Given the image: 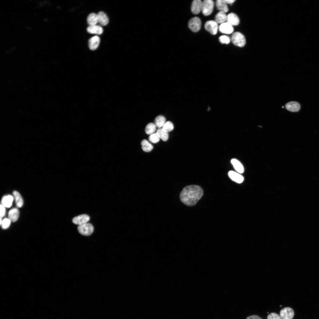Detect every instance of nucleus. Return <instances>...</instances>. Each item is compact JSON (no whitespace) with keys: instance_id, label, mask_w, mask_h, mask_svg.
Wrapping results in <instances>:
<instances>
[{"instance_id":"nucleus-1","label":"nucleus","mask_w":319,"mask_h":319,"mask_svg":"<svg viewBox=\"0 0 319 319\" xmlns=\"http://www.w3.org/2000/svg\"><path fill=\"white\" fill-rule=\"evenodd\" d=\"M203 191L199 186L191 185L185 187L180 193L181 201L188 206H193L196 204L202 196Z\"/></svg>"},{"instance_id":"nucleus-2","label":"nucleus","mask_w":319,"mask_h":319,"mask_svg":"<svg viewBox=\"0 0 319 319\" xmlns=\"http://www.w3.org/2000/svg\"><path fill=\"white\" fill-rule=\"evenodd\" d=\"M231 40L234 45L240 47L244 46L246 43L244 35L239 32H236L233 33Z\"/></svg>"},{"instance_id":"nucleus-3","label":"nucleus","mask_w":319,"mask_h":319,"mask_svg":"<svg viewBox=\"0 0 319 319\" xmlns=\"http://www.w3.org/2000/svg\"><path fill=\"white\" fill-rule=\"evenodd\" d=\"M214 3L212 0H205L202 2L201 11L205 16L210 15L212 12Z\"/></svg>"},{"instance_id":"nucleus-4","label":"nucleus","mask_w":319,"mask_h":319,"mask_svg":"<svg viewBox=\"0 0 319 319\" xmlns=\"http://www.w3.org/2000/svg\"><path fill=\"white\" fill-rule=\"evenodd\" d=\"M77 230L81 235L84 236H89L93 232L94 227L91 224L87 223L79 225Z\"/></svg>"},{"instance_id":"nucleus-5","label":"nucleus","mask_w":319,"mask_h":319,"mask_svg":"<svg viewBox=\"0 0 319 319\" xmlns=\"http://www.w3.org/2000/svg\"><path fill=\"white\" fill-rule=\"evenodd\" d=\"M201 22L200 18L195 17L191 18L189 21L188 26L189 29L193 32H196L200 29Z\"/></svg>"},{"instance_id":"nucleus-6","label":"nucleus","mask_w":319,"mask_h":319,"mask_svg":"<svg viewBox=\"0 0 319 319\" xmlns=\"http://www.w3.org/2000/svg\"><path fill=\"white\" fill-rule=\"evenodd\" d=\"M205 30L213 35H216L219 28L218 23L214 20H209L205 24Z\"/></svg>"},{"instance_id":"nucleus-7","label":"nucleus","mask_w":319,"mask_h":319,"mask_svg":"<svg viewBox=\"0 0 319 319\" xmlns=\"http://www.w3.org/2000/svg\"><path fill=\"white\" fill-rule=\"evenodd\" d=\"M294 315L293 310L289 307H284L280 312V316L282 319H292Z\"/></svg>"},{"instance_id":"nucleus-8","label":"nucleus","mask_w":319,"mask_h":319,"mask_svg":"<svg viewBox=\"0 0 319 319\" xmlns=\"http://www.w3.org/2000/svg\"><path fill=\"white\" fill-rule=\"evenodd\" d=\"M90 217L88 215L83 214L74 217L72 221L74 224L79 226L87 223Z\"/></svg>"},{"instance_id":"nucleus-9","label":"nucleus","mask_w":319,"mask_h":319,"mask_svg":"<svg viewBox=\"0 0 319 319\" xmlns=\"http://www.w3.org/2000/svg\"><path fill=\"white\" fill-rule=\"evenodd\" d=\"M219 29L221 32L226 34H230L234 30L232 26L227 22L221 24L219 27Z\"/></svg>"},{"instance_id":"nucleus-10","label":"nucleus","mask_w":319,"mask_h":319,"mask_svg":"<svg viewBox=\"0 0 319 319\" xmlns=\"http://www.w3.org/2000/svg\"><path fill=\"white\" fill-rule=\"evenodd\" d=\"M100 42V39L97 36L91 37L88 40V45L91 50H95L98 47Z\"/></svg>"},{"instance_id":"nucleus-11","label":"nucleus","mask_w":319,"mask_h":319,"mask_svg":"<svg viewBox=\"0 0 319 319\" xmlns=\"http://www.w3.org/2000/svg\"><path fill=\"white\" fill-rule=\"evenodd\" d=\"M202 2L200 0L193 1L191 4V10L193 14H198L201 11Z\"/></svg>"},{"instance_id":"nucleus-12","label":"nucleus","mask_w":319,"mask_h":319,"mask_svg":"<svg viewBox=\"0 0 319 319\" xmlns=\"http://www.w3.org/2000/svg\"><path fill=\"white\" fill-rule=\"evenodd\" d=\"M228 175L232 180L237 183H240L244 180V178L242 175L234 171H229Z\"/></svg>"},{"instance_id":"nucleus-13","label":"nucleus","mask_w":319,"mask_h":319,"mask_svg":"<svg viewBox=\"0 0 319 319\" xmlns=\"http://www.w3.org/2000/svg\"><path fill=\"white\" fill-rule=\"evenodd\" d=\"M98 23L101 25L105 26L109 22V19L107 15L103 12L100 11L97 14Z\"/></svg>"},{"instance_id":"nucleus-14","label":"nucleus","mask_w":319,"mask_h":319,"mask_svg":"<svg viewBox=\"0 0 319 319\" xmlns=\"http://www.w3.org/2000/svg\"><path fill=\"white\" fill-rule=\"evenodd\" d=\"M14 198V197L10 195H5L2 198L1 204L5 207L9 208L12 204Z\"/></svg>"},{"instance_id":"nucleus-15","label":"nucleus","mask_w":319,"mask_h":319,"mask_svg":"<svg viewBox=\"0 0 319 319\" xmlns=\"http://www.w3.org/2000/svg\"><path fill=\"white\" fill-rule=\"evenodd\" d=\"M87 32L89 33L101 35L103 32V29L100 26L95 25L89 26L87 29Z\"/></svg>"},{"instance_id":"nucleus-16","label":"nucleus","mask_w":319,"mask_h":319,"mask_svg":"<svg viewBox=\"0 0 319 319\" xmlns=\"http://www.w3.org/2000/svg\"><path fill=\"white\" fill-rule=\"evenodd\" d=\"M285 108L287 110L290 111L296 112L300 110V106L298 102L295 101H291L286 104Z\"/></svg>"},{"instance_id":"nucleus-17","label":"nucleus","mask_w":319,"mask_h":319,"mask_svg":"<svg viewBox=\"0 0 319 319\" xmlns=\"http://www.w3.org/2000/svg\"><path fill=\"white\" fill-rule=\"evenodd\" d=\"M227 22L232 26H236L239 24L240 20L236 14L234 13H231L227 15Z\"/></svg>"},{"instance_id":"nucleus-18","label":"nucleus","mask_w":319,"mask_h":319,"mask_svg":"<svg viewBox=\"0 0 319 319\" xmlns=\"http://www.w3.org/2000/svg\"><path fill=\"white\" fill-rule=\"evenodd\" d=\"M19 214L18 209L17 208H13L10 210L8 213V218L12 222H15L18 219Z\"/></svg>"},{"instance_id":"nucleus-19","label":"nucleus","mask_w":319,"mask_h":319,"mask_svg":"<svg viewBox=\"0 0 319 319\" xmlns=\"http://www.w3.org/2000/svg\"><path fill=\"white\" fill-rule=\"evenodd\" d=\"M235 170L239 173H242L244 172V168L241 163L235 159H232L231 161Z\"/></svg>"},{"instance_id":"nucleus-20","label":"nucleus","mask_w":319,"mask_h":319,"mask_svg":"<svg viewBox=\"0 0 319 319\" xmlns=\"http://www.w3.org/2000/svg\"><path fill=\"white\" fill-rule=\"evenodd\" d=\"M217 9L220 11H222L225 13L228 11L229 9L227 4L224 0H217L216 2Z\"/></svg>"},{"instance_id":"nucleus-21","label":"nucleus","mask_w":319,"mask_h":319,"mask_svg":"<svg viewBox=\"0 0 319 319\" xmlns=\"http://www.w3.org/2000/svg\"><path fill=\"white\" fill-rule=\"evenodd\" d=\"M13 195L16 206L18 208L22 207L23 204V200L20 194L18 191H14Z\"/></svg>"},{"instance_id":"nucleus-22","label":"nucleus","mask_w":319,"mask_h":319,"mask_svg":"<svg viewBox=\"0 0 319 319\" xmlns=\"http://www.w3.org/2000/svg\"><path fill=\"white\" fill-rule=\"evenodd\" d=\"M227 15L225 13L219 11L215 15V21L218 24H222L227 21Z\"/></svg>"},{"instance_id":"nucleus-23","label":"nucleus","mask_w":319,"mask_h":319,"mask_svg":"<svg viewBox=\"0 0 319 319\" xmlns=\"http://www.w3.org/2000/svg\"><path fill=\"white\" fill-rule=\"evenodd\" d=\"M87 22L89 26L96 25L98 23L97 14L95 13L89 14L87 17Z\"/></svg>"},{"instance_id":"nucleus-24","label":"nucleus","mask_w":319,"mask_h":319,"mask_svg":"<svg viewBox=\"0 0 319 319\" xmlns=\"http://www.w3.org/2000/svg\"><path fill=\"white\" fill-rule=\"evenodd\" d=\"M142 150L146 152L151 151L153 148V145L147 140H143L141 142Z\"/></svg>"},{"instance_id":"nucleus-25","label":"nucleus","mask_w":319,"mask_h":319,"mask_svg":"<svg viewBox=\"0 0 319 319\" xmlns=\"http://www.w3.org/2000/svg\"><path fill=\"white\" fill-rule=\"evenodd\" d=\"M160 139L164 141H166L168 139L169 134L168 132L164 130L162 128H159L156 132Z\"/></svg>"},{"instance_id":"nucleus-26","label":"nucleus","mask_w":319,"mask_h":319,"mask_svg":"<svg viewBox=\"0 0 319 319\" xmlns=\"http://www.w3.org/2000/svg\"><path fill=\"white\" fill-rule=\"evenodd\" d=\"M165 118L164 116L160 115L157 116L155 118L154 124L157 127L160 128L162 127L163 124L165 122Z\"/></svg>"},{"instance_id":"nucleus-27","label":"nucleus","mask_w":319,"mask_h":319,"mask_svg":"<svg viewBox=\"0 0 319 319\" xmlns=\"http://www.w3.org/2000/svg\"><path fill=\"white\" fill-rule=\"evenodd\" d=\"M156 125L152 123H150L147 124L145 128V132L146 134L150 135L156 131Z\"/></svg>"},{"instance_id":"nucleus-28","label":"nucleus","mask_w":319,"mask_h":319,"mask_svg":"<svg viewBox=\"0 0 319 319\" xmlns=\"http://www.w3.org/2000/svg\"><path fill=\"white\" fill-rule=\"evenodd\" d=\"M174 127L173 125L171 122L167 121L164 123L162 128L168 132L172 131Z\"/></svg>"},{"instance_id":"nucleus-29","label":"nucleus","mask_w":319,"mask_h":319,"mask_svg":"<svg viewBox=\"0 0 319 319\" xmlns=\"http://www.w3.org/2000/svg\"><path fill=\"white\" fill-rule=\"evenodd\" d=\"M160 138L157 133H154L150 135L149 137V139L151 142L153 143H156L160 141Z\"/></svg>"},{"instance_id":"nucleus-30","label":"nucleus","mask_w":319,"mask_h":319,"mask_svg":"<svg viewBox=\"0 0 319 319\" xmlns=\"http://www.w3.org/2000/svg\"><path fill=\"white\" fill-rule=\"evenodd\" d=\"M11 221L9 219L5 218L2 220L0 224L2 229H6L8 228L10 224Z\"/></svg>"},{"instance_id":"nucleus-31","label":"nucleus","mask_w":319,"mask_h":319,"mask_svg":"<svg viewBox=\"0 0 319 319\" xmlns=\"http://www.w3.org/2000/svg\"><path fill=\"white\" fill-rule=\"evenodd\" d=\"M220 42L222 44H228L230 42V38L226 35H222L219 38Z\"/></svg>"},{"instance_id":"nucleus-32","label":"nucleus","mask_w":319,"mask_h":319,"mask_svg":"<svg viewBox=\"0 0 319 319\" xmlns=\"http://www.w3.org/2000/svg\"><path fill=\"white\" fill-rule=\"evenodd\" d=\"M267 319H282L280 315L275 313H272L268 314Z\"/></svg>"},{"instance_id":"nucleus-33","label":"nucleus","mask_w":319,"mask_h":319,"mask_svg":"<svg viewBox=\"0 0 319 319\" xmlns=\"http://www.w3.org/2000/svg\"><path fill=\"white\" fill-rule=\"evenodd\" d=\"M0 218H2L5 215L6 210L5 207L1 204L0 205Z\"/></svg>"},{"instance_id":"nucleus-34","label":"nucleus","mask_w":319,"mask_h":319,"mask_svg":"<svg viewBox=\"0 0 319 319\" xmlns=\"http://www.w3.org/2000/svg\"><path fill=\"white\" fill-rule=\"evenodd\" d=\"M246 319H262L257 315H253L248 317Z\"/></svg>"},{"instance_id":"nucleus-35","label":"nucleus","mask_w":319,"mask_h":319,"mask_svg":"<svg viewBox=\"0 0 319 319\" xmlns=\"http://www.w3.org/2000/svg\"><path fill=\"white\" fill-rule=\"evenodd\" d=\"M226 4H232L235 1V0H224Z\"/></svg>"},{"instance_id":"nucleus-36","label":"nucleus","mask_w":319,"mask_h":319,"mask_svg":"<svg viewBox=\"0 0 319 319\" xmlns=\"http://www.w3.org/2000/svg\"><path fill=\"white\" fill-rule=\"evenodd\" d=\"M282 108H284V107H282Z\"/></svg>"}]
</instances>
